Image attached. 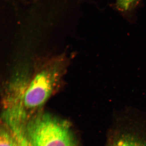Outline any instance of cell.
Wrapping results in <instances>:
<instances>
[{"label": "cell", "mask_w": 146, "mask_h": 146, "mask_svg": "<svg viewBox=\"0 0 146 146\" xmlns=\"http://www.w3.org/2000/svg\"><path fill=\"white\" fill-rule=\"evenodd\" d=\"M139 1L140 0H116V7L121 13L128 14L134 10Z\"/></svg>", "instance_id": "5"}, {"label": "cell", "mask_w": 146, "mask_h": 146, "mask_svg": "<svg viewBox=\"0 0 146 146\" xmlns=\"http://www.w3.org/2000/svg\"><path fill=\"white\" fill-rule=\"evenodd\" d=\"M129 119L112 129L106 146H146V124Z\"/></svg>", "instance_id": "3"}, {"label": "cell", "mask_w": 146, "mask_h": 146, "mask_svg": "<svg viewBox=\"0 0 146 146\" xmlns=\"http://www.w3.org/2000/svg\"><path fill=\"white\" fill-rule=\"evenodd\" d=\"M18 146H33L23 133H18Z\"/></svg>", "instance_id": "6"}, {"label": "cell", "mask_w": 146, "mask_h": 146, "mask_svg": "<svg viewBox=\"0 0 146 146\" xmlns=\"http://www.w3.org/2000/svg\"><path fill=\"white\" fill-rule=\"evenodd\" d=\"M65 58L59 56L44 63L30 77L22 100L21 108L25 117L42 107L55 92L67 67Z\"/></svg>", "instance_id": "1"}, {"label": "cell", "mask_w": 146, "mask_h": 146, "mask_svg": "<svg viewBox=\"0 0 146 146\" xmlns=\"http://www.w3.org/2000/svg\"><path fill=\"white\" fill-rule=\"evenodd\" d=\"M26 132L33 146H76L68 124L48 114L33 118Z\"/></svg>", "instance_id": "2"}, {"label": "cell", "mask_w": 146, "mask_h": 146, "mask_svg": "<svg viewBox=\"0 0 146 146\" xmlns=\"http://www.w3.org/2000/svg\"><path fill=\"white\" fill-rule=\"evenodd\" d=\"M18 138L17 133L11 129L7 130L3 128L1 130L0 146H18Z\"/></svg>", "instance_id": "4"}]
</instances>
